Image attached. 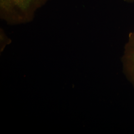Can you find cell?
<instances>
[{
    "label": "cell",
    "mask_w": 134,
    "mask_h": 134,
    "mask_svg": "<svg viewBox=\"0 0 134 134\" xmlns=\"http://www.w3.org/2000/svg\"><path fill=\"white\" fill-rule=\"evenodd\" d=\"M47 0H0L1 16L7 23L18 24L31 21L35 11Z\"/></svg>",
    "instance_id": "1"
},
{
    "label": "cell",
    "mask_w": 134,
    "mask_h": 134,
    "mask_svg": "<svg viewBox=\"0 0 134 134\" xmlns=\"http://www.w3.org/2000/svg\"><path fill=\"white\" fill-rule=\"evenodd\" d=\"M122 61L124 73L134 86V31L129 34Z\"/></svg>",
    "instance_id": "2"
},
{
    "label": "cell",
    "mask_w": 134,
    "mask_h": 134,
    "mask_svg": "<svg viewBox=\"0 0 134 134\" xmlns=\"http://www.w3.org/2000/svg\"><path fill=\"white\" fill-rule=\"evenodd\" d=\"M124 1L127 2L131 3L134 2V0H124Z\"/></svg>",
    "instance_id": "3"
}]
</instances>
